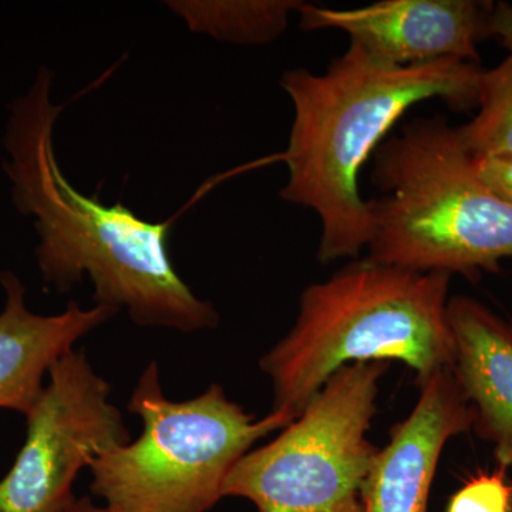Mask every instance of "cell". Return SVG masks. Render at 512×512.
<instances>
[{
	"mask_svg": "<svg viewBox=\"0 0 512 512\" xmlns=\"http://www.w3.org/2000/svg\"><path fill=\"white\" fill-rule=\"evenodd\" d=\"M127 407L143 421L140 436L89 468L90 491L114 512L211 511L238 461L295 420L272 412L256 419L217 383L183 402L168 399L156 360L141 373Z\"/></svg>",
	"mask_w": 512,
	"mask_h": 512,
	"instance_id": "5",
	"label": "cell"
},
{
	"mask_svg": "<svg viewBox=\"0 0 512 512\" xmlns=\"http://www.w3.org/2000/svg\"><path fill=\"white\" fill-rule=\"evenodd\" d=\"M488 37L500 40L512 55V6L508 3H497L490 10L487 23Z\"/></svg>",
	"mask_w": 512,
	"mask_h": 512,
	"instance_id": "16",
	"label": "cell"
},
{
	"mask_svg": "<svg viewBox=\"0 0 512 512\" xmlns=\"http://www.w3.org/2000/svg\"><path fill=\"white\" fill-rule=\"evenodd\" d=\"M481 74L478 64L461 60L393 66L352 42L325 73H284L295 116L281 197L318 215L320 262L357 258L369 245L372 215L359 192L360 170L394 124L427 100L460 111L477 106Z\"/></svg>",
	"mask_w": 512,
	"mask_h": 512,
	"instance_id": "2",
	"label": "cell"
},
{
	"mask_svg": "<svg viewBox=\"0 0 512 512\" xmlns=\"http://www.w3.org/2000/svg\"><path fill=\"white\" fill-rule=\"evenodd\" d=\"M0 285L6 296L0 311V409L26 417L57 360L120 312L70 301L63 312L39 315L26 305L25 285L13 272L0 271Z\"/></svg>",
	"mask_w": 512,
	"mask_h": 512,
	"instance_id": "10",
	"label": "cell"
},
{
	"mask_svg": "<svg viewBox=\"0 0 512 512\" xmlns=\"http://www.w3.org/2000/svg\"><path fill=\"white\" fill-rule=\"evenodd\" d=\"M447 512H512V484L507 470L471 477L447 505Z\"/></svg>",
	"mask_w": 512,
	"mask_h": 512,
	"instance_id": "14",
	"label": "cell"
},
{
	"mask_svg": "<svg viewBox=\"0 0 512 512\" xmlns=\"http://www.w3.org/2000/svg\"><path fill=\"white\" fill-rule=\"evenodd\" d=\"M367 258L414 272L476 278L512 259V205L477 177L457 134L440 117L416 119L373 154Z\"/></svg>",
	"mask_w": 512,
	"mask_h": 512,
	"instance_id": "4",
	"label": "cell"
},
{
	"mask_svg": "<svg viewBox=\"0 0 512 512\" xmlns=\"http://www.w3.org/2000/svg\"><path fill=\"white\" fill-rule=\"evenodd\" d=\"M474 426V410L451 369L420 386L416 407L377 451L362 491V512H427L444 447Z\"/></svg>",
	"mask_w": 512,
	"mask_h": 512,
	"instance_id": "9",
	"label": "cell"
},
{
	"mask_svg": "<svg viewBox=\"0 0 512 512\" xmlns=\"http://www.w3.org/2000/svg\"><path fill=\"white\" fill-rule=\"evenodd\" d=\"M387 362L338 370L276 439L238 461L224 498L256 512H362L360 491L379 448L367 439Z\"/></svg>",
	"mask_w": 512,
	"mask_h": 512,
	"instance_id": "6",
	"label": "cell"
},
{
	"mask_svg": "<svg viewBox=\"0 0 512 512\" xmlns=\"http://www.w3.org/2000/svg\"><path fill=\"white\" fill-rule=\"evenodd\" d=\"M454 343L451 372L474 410L478 436L512 467V322L468 296L448 299Z\"/></svg>",
	"mask_w": 512,
	"mask_h": 512,
	"instance_id": "11",
	"label": "cell"
},
{
	"mask_svg": "<svg viewBox=\"0 0 512 512\" xmlns=\"http://www.w3.org/2000/svg\"><path fill=\"white\" fill-rule=\"evenodd\" d=\"M493 3L474 0H383L356 9L303 3V30L336 29L370 56L393 66L461 60L477 64Z\"/></svg>",
	"mask_w": 512,
	"mask_h": 512,
	"instance_id": "8",
	"label": "cell"
},
{
	"mask_svg": "<svg viewBox=\"0 0 512 512\" xmlns=\"http://www.w3.org/2000/svg\"><path fill=\"white\" fill-rule=\"evenodd\" d=\"M473 164L481 183L512 205V157L473 158Z\"/></svg>",
	"mask_w": 512,
	"mask_h": 512,
	"instance_id": "15",
	"label": "cell"
},
{
	"mask_svg": "<svg viewBox=\"0 0 512 512\" xmlns=\"http://www.w3.org/2000/svg\"><path fill=\"white\" fill-rule=\"evenodd\" d=\"M477 116L457 128L468 156L512 157V55L481 74Z\"/></svg>",
	"mask_w": 512,
	"mask_h": 512,
	"instance_id": "13",
	"label": "cell"
},
{
	"mask_svg": "<svg viewBox=\"0 0 512 512\" xmlns=\"http://www.w3.org/2000/svg\"><path fill=\"white\" fill-rule=\"evenodd\" d=\"M57 512H114L104 504L96 503L90 497H76L69 505Z\"/></svg>",
	"mask_w": 512,
	"mask_h": 512,
	"instance_id": "17",
	"label": "cell"
},
{
	"mask_svg": "<svg viewBox=\"0 0 512 512\" xmlns=\"http://www.w3.org/2000/svg\"><path fill=\"white\" fill-rule=\"evenodd\" d=\"M301 0H170L167 8L194 33L218 42L259 46L284 35Z\"/></svg>",
	"mask_w": 512,
	"mask_h": 512,
	"instance_id": "12",
	"label": "cell"
},
{
	"mask_svg": "<svg viewBox=\"0 0 512 512\" xmlns=\"http://www.w3.org/2000/svg\"><path fill=\"white\" fill-rule=\"evenodd\" d=\"M111 387L83 350L50 369L26 419V439L0 480V512H57L72 503L80 471L131 440Z\"/></svg>",
	"mask_w": 512,
	"mask_h": 512,
	"instance_id": "7",
	"label": "cell"
},
{
	"mask_svg": "<svg viewBox=\"0 0 512 512\" xmlns=\"http://www.w3.org/2000/svg\"><path fill=\"white\" fill-rule=\"evenodd\" d=\"M447 272H414L365 258L302 292L295 325L259 360L272 413L296 419L342 367L402 362L421 386L451 369Z\"/></svg>",
	"mask_w": 512,
	"mask_h": 512,
	"instance_id": "3",
	"label": "cell"
},
{
	"mask_svg": "<svg viewBox=\"0 0 512 512\" xmlns=\"http://www.w3.org/2000/svg\"><path fill=\"white\" fill-rule=\"evenodd\" d=\"M55 74L42 66L28 93L10 106L3 170L12 201L35 218L36 261L56 292L72 291L86 276L94 305L110 306L143 328L183 333L220 325V313L198 298L178 274L170 254L173 221L151 222L117 202L103 204L67 180L55 153V126L63 106L52 103Z\"/></svg>",
	"mask_w": 512,
	"mask_h": 512,
	"instance_id": "1",
	"label": "cell"
}]
</instances>
